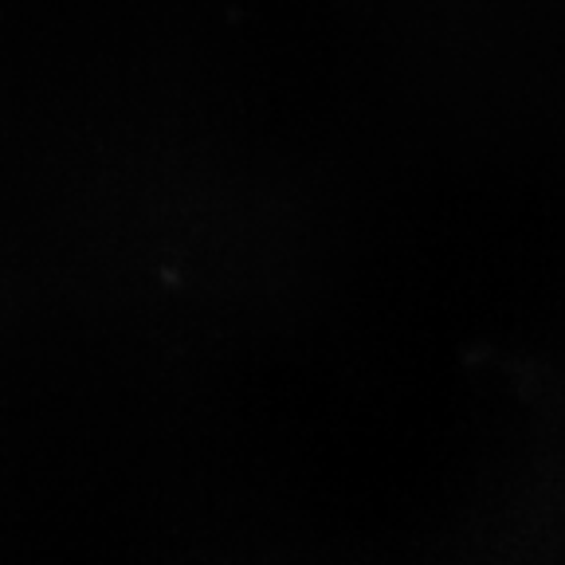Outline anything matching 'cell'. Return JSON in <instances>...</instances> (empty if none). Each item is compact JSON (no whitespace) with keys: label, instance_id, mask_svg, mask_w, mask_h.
Masks as SVG:
<instances>
[]
</instances>
